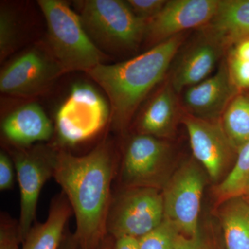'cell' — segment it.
Masks as SVG:
<instances>
[{"label": "cell", "mask_w": 249, "mask_h": 249, "mask_svg": "<svg viewBox=\"0 0 249 249\" xmlns=\"http://www.w3.org/2000/svg\"><path fill=\"white\" fill-rule=\"evenodd\" d=\"M175 93L171 84H168L154 96L139 119V134L159 139L173 132L178 115Z\"/></svg>", "instance_id": "cell-18"}, {"label": "cell", "mask_w": 249, "mask_h": 249, "mask_svg": "<svg viewBox=\"0 0 249 249\" xmlns=\"http://www.w3.org/2000/svg\"><path fill=\"white\" fill-rule=\"evenodd\" d=\"M205 178L194 161L187 162L165 184L162 193L164 218L175 224L180 233L199 234V215Z\"/></svg>", "instance_id": "cell-9"}, {"label": "cell", "mask_w": 249, "mask_h": 249, "mask_svg": "<svg viewBox=\"0 0 249 249\" xmlns=\"http://www.w3.org/2000/svg\"><path fill=\"white\" fill-rule=\"evenodd\" d=\"M19 23L14 9L1 4L0 9V60L1 62L16 50L19 43Z\"/></svg>", "instance_id": "cell-22"}, {"label": "cell", "mask_w": 249, "mask_h": 249, "mask_svg": "<svg viewBox=\"0 0 249 249\" xmlns=\"http://www.w3.org/2000/svg\"><path fill=\"white\" fill-rule=\"evenodd\" d=\"M221 122L238 152L249 141V96L237 94L223 114Z\"/></svg>", "instance_id": "cell-20"}, {"label": "cell", "mask_w": 249, "mask_h": 249, "mask_svg": "<svg viewBox=\"0 0 249 249\" xmlns=\"http://www.w3.org/2000/svg\"><path fill=\"white\" fill-rule=\"evenodd\" d=\"M168 155V147L158 138L137 134L129 141L121 165L124 188L145 187L158 189Z\"/></svg>", "instance_id": "cell-10"}, {"label": "cell", "mask_w": 249, "mask_h": 249, "mask_svg": "<svg viewBox=\"0 0 249 249\" xmlns=\"http://www.w3.org/2000/svg\"><path fill=\"white\" fill-rule=\"evenodd\" d=\"M165 0H127V6L137 17L142 20H150L161 11Z\"/></svg>", "instance_id": "cell-26"}, {"label": "cell", "mask_w": 249, "mask_h": 249, "mask_svg": "<svg viewBox=\"0 0 249 249\" xmlns=\"http://www.w3.org/2000/svg\"><path fill=\"white\" fill-rule=\"evenodd\" d=\"M204 36L223 49L249 36V0H219L217 12L204 26Z\"/></svg>", "instance_id": "cell-16"}, {"label": "cell", "mask_w": 249, "mask_h": 249, "mask_svg": "<svg viewBox=\"0 0 249 249\" xmlns=\"http://www.w3.org/2000/svg\"><path fill=\"white\" fill-rule=\"evenodd\" d=\"M175 249H223L214 237L200 232L196 235H183L180 233L177 238Z\"/></svg>", "instance_id": "cell-24"}, {"label": "cell", "mask_w": 249, "mask_h": 249, "mask_svg": "<svg viewBox=\"0 0 249 249\" xmlns=\"http://www.w3.org/2000/svg\"><path fill=\"white\" fill-rule=\"evenodd\" d=\"M47 24L45 45L65 73L89 71L107 60L83 27L79 16L62 0H39Z\"/></svg>", "instance_id": "cell-3"}, {"label": "cell", "mask_w": 249, "mask_h": 249, "mask_svg": "<svg viewBox=\"0 0 249 249\" xmlns=\"http://www.w3.org/2000/svg\"><path fill=\"white\" fill-rule=\"evenodd\" d=\"M219 0H170L158 15L147 21L145 38L155 45L181 34L204 27L217 12Z\"/></svg>", "instance_id": "cell-12"}, {"label": "cell", "mask_w": 249, "mask_h": 249, "mask_svg": "<svg viewBox=\"0 0 249 249\" xmlns=\"http://www.w3.org/2000/svg\"><path fill=\"white\" fill-rule=\"evenodd\" d=\"M179 234L175 224L164 218L158 227L139 239V249H175Z\"/></svg>", "instance_id": "cell-23"}, {"label": "cell", "mask_w": 249, "mask_h": 249, "mask_svg": "<svg viewBox=\"0 0 249 249\" xmlns=\"http://www.w3.org/2000/svg\"><path fill=\"white\" fill-rule=\"evenodd\" d=\"M18 223L9 216L1 214L0 224V249H21Z\"/></svg>", "instance_id": "cell-25"}, {"label": "cell", "mask_w": 249, "mask_h": 249, "mask_svg": "<svg viewBox=\"0 0 249 249\" xmlns=\"http://www.w3.org/2000/svg\"><path fill=\"white\" fill-rule=\"evenodd\" d=\"M242 196H245L246 199L249 201V182L248 184H247V187H246L245 191H244V193L242 194Z\"/></svg>", "instance_id": "cell-33"}, {"label": "cell", "mask_w": 249, "mask_h": 249, "mask_svg": "<svg viewBox=\"0 0 249 249\" xmlns=\"http://www.w3.org/2000/svg\"><path fill=\"white\" fill-rule=\"evenodd\" d=\"M89 38L103 53H125L138 48L145 38L147 22L135 16L125 1H75Z\"/></svg>", "instance_id": "cell-4"}, {"label": "cell", "mask_w": 249, "mask_h": 249, "mask_svg": "<svg viewBox=\"0 0 249 249\" xmlns=\"http://www.w3.org/2000/svg\"><path fill=\"white\" fill-rule=\"evenodd\" d=\"M163 219V196L157 188H124L112 195L106 223L107 236L139 239L158 227Z\"/></svg>", "instance_id": "cell-6"}, {"label": "cell", "mask_w": 249, "mask_h": 249, "mask_svg": "<svg viewBox=\"0 0 249 249\" xmlns=\"http://www.w3.org/2000/svg\"><path fill=\"white\" fill-rule=\"evenodd\" d=\"M6 140L16 147H29L36 142H48L54 127L40 105L30 103L15 109L1 124Z\"/></svg>", "instance_id": "cell-14"}, {"label": "cell", "mask_w": 249, "mask_h": 249, "mask_svg": "<svg viewBox=\"0 0 249 249\" xmlns=\"http://www.w3.org/2000/svg\"><path fill=\"white\" fill-rule=\"evenodd\" d=\"M220 219L224 249H249V201L245 196L224 201Z\"/></svg>", "instance_id": "cell-19"}, {"label": "cell", "mask_w": 249, "mask_h": 249, "mask_svg": "<svg viewBox=\"0 0 249 249\" xmlns=\"http://www.w3.org/2000/svg\"><path fill=\"white\" fill-rule=\"evenodd\" d=\"M110 117L109 103L94 87L76 83L55 115L58 142L62 145L84 142L97 134Z\"/></svg>", "instance_id": "cell-5"}, {"label": "cell", "mask_w": 249, "mask_h": 249, "mask_svg": "<svg viewBox=\"0 0 249 249\" xmlns=\"http://www.w3.org/2000/svg\"><path fill=\"white\" fill-rule=\"evenodd\" d=\"M116 170L114 147L109 140L83 156L57 150L53 178L76 217L78 249H98L107 238L106 223Z\"/></svg>", "instance_id": "cell-1"}, {"label": "cell", "mask_w": 249, "mask_h": 249, "mask_svg": "<svg viewBox=\"0 0 249 249\" xmlns=\"http://www.w3.org/2000/svg\"><path fill=\"white\" fill-rule=\"evenodd\" d=\"M227 63L236 88L238 89L249 88V61L236 58L231 54Z\"/></svg>", "instance_id": "cell-27"}, {"label": "cell", "mask_w": 249, "mask_h": 249, "mask_svg": "<svg viewBox=\"0 0 249 249\" xmlns=\"http://www.w3.org/2000/svg\"><path fill=\"white\" fill-rule=\"evenodd\" d=\"M231 79L227 61H223L212 76L188 88L184 95V104L192 116L217 120L238 92Z\"/></svg>", "instance_id": "cell-13"}, {"label": "cell", "mask_w": 249, "mask_h": 249, "mask_svg": "<svg viewBox=\"0 0 249 249\" xmlns=\"http://www.w3.org/2000/svg\"><path fill=\"white\" fill-rule=\"evenodd\" d=\"M72 214L71 206L63 193L54 197L47 219L34 224L21 249H60Z\"/></svg>", "instance_id": "cell-17"}, {"label": "cell", "mask_w": 249, "mask_h": 249, "mask_svg": "<svg viewBox=\"0 0 249 249\" xmlns=\"http://www.w3.org/2000/svg\"><path fill=\"white\" fill-rule=\"evenodd\" d=\"M231 54L236 58L249 61V37L236 44L235 48L232 49Z\"/></svg>", "instance_id": "cell-30"}, {"label": "cell", "mask_w": 249, "mask_h": 249, "mask_svg": "<svg viewBox=\"0 0 249 249\" xmlns=\"http://www.w3.org/2000/svg\"><path fill=\"white\" fill-rule=\"evenodd\" d=\"M223 50L217 42L206 36L190 47L174 71L170 84L175 92H180L184 88H191L209 78Z\"/></svg>", "instance_id": "cell-15"}, {"label": "cell", "mask_w": 249, "mask_h": 249, "mask_svg": "<svg viewBox=\"0 0 249 249\" xmlns=\"http://www.w3.org/2000/svg\"><path fill=\"white\" fill-rule=\"evenodd\" d=\"M111 243H112V238L107 236V238L104 240L98 249H111Z\"/></svg>", "instance_id": "cell-32"}, {"label": "cell", "mask_w": 249, "mask_h": 249, "mask_svg": "<svg viewBox=\"0 0 249 249\" xmlns=\"http://www.w3.org/2000/svg\"><path fill=\"white\" fill-rule=\"evenodd\" d=\"M45 42L19 54L0 73V91L8 96L31 98L47 91L65 74Z\"/></svg>", "instance_id": "cell-8"}, {"label": "cell", "mask_w": 249, "mask_h": 249, "mask_svg": "<svg viewBox=\"0 0 249 249\" xmlns=\"http://www.w3.org/2000/svg\"><path fill=\"white\" fill-rule=\"evenodd\" d=\"M183 121L193 155L204 165L211 178L218 179L237 150L228 137L222 122L201 119L189 114L183 117Z\"/></svg>", "instance_id": "cell-11"}, {"label": "cell", "mask_w": 249, "mask_h": 249, "mask_svg": "<svg viewBox=\"0 0 249 249\" xmlns=\"http://www.w3.org/2000/svg\"><path fill=\"white\" fill-rule=\"evenodd\" d=\"M16 147L11 153L20 193L18 234L21 244L34 226L39 196L44 185L53 178L58 147L38 145Z\"/></svg>", "instance_id": "cell-7"}, {"label": "cell", "mask_w": 249, "mask_h": 249, "mask_svg": "<svg viewBox=\"0 0 249 249\" xmlns=\"http://www.w3.org/2000/svg\"><path fill=\"white\" fill-rule=\"evenodd\" d=\"M249 182V141L239 149L235 165L216 188V196L221 202L242 196Z\"/></svg>", "instance_id": "cell-21"}, {"label": "cell", "mask_w": 249, "mask_h": 249, "mask_svg": "<svg viewBox=\"0 0 249 249\" xmlns=\"http://www.w3.org/2000/svg\"><path fill=\"white\" fill-rule=\"evenodd\" d=\"M183 40L179 34L133 58L100 64L85 72L107 95L113 129L120 132L127 129L139 105L164 78Z\"/></svg>", "instance_id": "cell-2"}, {"label": "cell", "mask_w": 249, "mask_h": 249, "mask_svg": "<svg viewBox=\"0 0 249 249\" xmlns=\"http://www.w3.org/2000/svg\"><path fill=\"white\" fill-rule=\"evenodd\" d=\"M16 175L14 160L5 151L0 152V190L7 191L14 186Z\"/></svg>", "instance_id": "cell-28"}, {"label": "cell", "mask_w": 249, "mask_h": 249, "mask_svg": "<svg viewBox=\"0 0 249 249\" xmlns=\"http://www.w3.org/2000/svg\"><path fill=\"white\" fill-rule=\"evenodd\" d=\"M60 249H78V242L74 233L69 231L65 232Z\"/></svg>", "instance_id": "cell-31"}, {"label": "cell", "mask_w": 249, "mask_h": 249, "mask_svg": "<svg viewBox=\"0 0 249 249\" xmlns=\"http://www.w3.org/2000/svg\"><path fill=\"white\" fill-rule=\"evenodd\" d=\"M111 249H139V239L132 237L112 238Z\"/></svg>", "instance_id": "cell-29"}]
</instances>
